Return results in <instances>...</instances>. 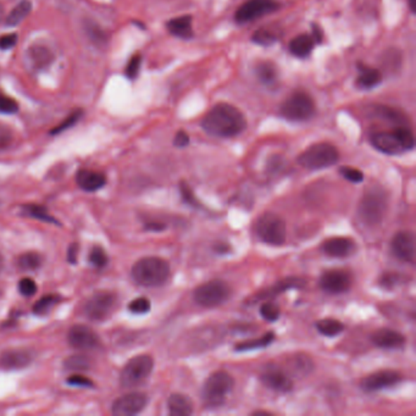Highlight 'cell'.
<instances>
[{
    "label": "cell",
    "instance_id": "obj_6",
    "mask_svg": "<svg viewBox=\"0 0 416 416\" xmlns=\"http://www.w3.org/2000/svg\"><path fill=\"white\" fill-rule=\"evenodd\" d=\"M234 379L226 371L219 370L213 372L206 379L203 387V399L208 407L222 405L226 396L234 389Z\"/></svg>",
    "mask_w": 416,
    "mask_h": 416
},
{
    "label": "cell",
    "instance_id": "obj_3",
    "mask_svg": "<svg viewBox=\"0 0 416 416\" xmlns=\"http://www.w3.org/2000/svg\"><path fill=\"white\" fill-rule=\"evenodd\" d=\"M370 142L377 151L389 156H399L415 146L414 134L405 126H397L389 132L374 133L371 134Z\"/></svg>",
    "mask_w": 416,
    "mask_h": 416
},
{
    "label": "cell",
    "instance_id": "obj_20",
    "mask_svg": "<svg viewBox=\"0 0 416 416\" xmlns=\"http://www.w3.org/2000/svg\"><path fill=\"white\" fill-rule=\"evenodd\" d=\"M321 249L326 256L332 258H348L357 252V243L353 238L332 237L322 243Z\"/></svg>",
    "mask_w": 416,
    "mask_h": 416
},
{
    "label": "cell",
    "instance_id": "obj_47",
    "mask_svg": "<svg viewBox=\"0 0 416 416\" xmlns=\"http://www.w3.org/2000/svg\"><path fill=\"white\" fill-rule=\"evenodd\" d=\"M339 174L342 175L347 181L352 183H360L364 179L363 171L355 169V168H351V166H342L339 169Z\"/></svg>",
    "mask_w": 416,
    "mask_h": 416
},
{
    "label": "cell",
    "instance_id": "obj_12",
    "mask_svg": "<svg viewBox=\"0 0 416 416\" xmlns=\"http://www.w3.org/2000/svg\"><path fill=\"white\" fill-rule=\"evenodd\" d=\"M279 9L277 0H248L236 11L234 18L238 23H248L274 14Z\"/></svg>",
    "mask_w": 416,
    "mask_h": 416
},
{
    "label": "cell",
    "instance_id": "obj_32",
    "mask_svg": "<svg viewBox=\"0 0 416 416\" xmlns=\"http://www.w3.org/2000/svg\"><path fill=\"white\" fill-rule=\"evenodd\" d=\"M274 332H267V334L261 336L260 339H252V341H244L234 346L236 352H247L253 349H259V348H265L270 346L274 342Z\"/></svg>",
    "mask_w": 416,
    "mask_h": 416
},
{
    "label": "cell",
    "instance_id": "obj_52",
    "mask_svg": "<svg viewBox=\"0 0 416 416\" xmlns=\"http://www.w3.org/2000/svg\"><path fill=\"white\" fill-rule=\"evenodd\" d=\"M18 42V36L15 33H9V34H4L0 37V49L1 51H8L15 46Z\"/></svg>",
    "mask_w": 416,
    "mask_h": 416
},
{
    "label": "cell",
    "instance_id": "obj_54",
    "mask_svg": "<svg viewBox=\"0 0 416 416\" xmlns=\"http://www.w3.org/2000/svg\"><path fill=\"white\" fill-rule=\"evenodd\" d=\"M144 229L146 231H153V232H160V231H164L166 229V225L158 222V221H151V222L146 224Z\"/></svg>",
    "mask_w": 416,
    "mask_h": 416
},
{
    "label": "cell",
    "instance_id": "obj_1",
    "mask_svg": "<svg viewBox=\"0 0 416 416\" xmlns=\"http://www.w3.org/2000/svg\"><path fill=\"white\" fill-rule=\"evenodd\" d=\"M201 128L219 138L236 137L247 128V120L236 106L220 103L213 106L201 120Z\"/></svg>",
    "mask_w": 416,
    "mask_h": 416
},
{
    "label": "cell",
    "instance_id": "obj_14",
    "mask_svg": "<svg viewBox=\"0 0 416 416\" xmlns=\"http://www.w3.org/2000/svg\"><path fill=\"white\" fill-rule=\"evenodd\" d=\"M99 336L89 326L73 325L68 332V343L75 349L89 351L99 346Z\"/></svg>",
    "mask_w": 416,
    "mask_h": 416
},
{
    "label": "cell",
    "instance_id": "obj_2",
    "mask_svg": "<svg viewBox=\"0 0 416 416\" xmlns=\"http://www.w3.org/2000/svg\"><path fill=\"white\" fill-rule=\"evenodd\" d=\"M171 267L169 263L158 256H146L134 263L131 276L142 287H160L169 279Z\"/></svg>",
    "mask_w": 416,
    "mask_h": 416
},
{
    "label": "cell",
    "instance_id": "obj_4",
    "mask_svg": "<svg viewBox=\"0 0 416 416\" xmlns=\"http://www.w3.org/2000/svg\"><path fill=\"white\" fill-rule=\"evenodd\" d=\"M389 209V196L384 188L374 186L366 189L358 206V214L364 224L376 226L384 220Z\"/></svg>",
    "mask_w": 416,
    "mask_h": 416
},
{
    "label": "cell",
    "instance_id": "obj_28",
    "mask_svg": "<svg viewBox=\"0 0 416 416\" xmlns=\"http://www.w3.org/2000/svg\"><path fill=\"white\" fill-rule=\"evenodd\" d=\"M304 284H305V282L302 279H297V277L282 279V281H279V282L275 284L274 287H271V289H267L265 292H263L261 294L259 293V296L253 298V302L259 301L260 298L266 299V298L271 297V296H276V294L284 292V291H287L289 289H302Z\"/></svg>",
    "mask_w": 416,
    "mask_h": 416
},
{
    "label": "cell",
    "instance_id": "obj_61",
    "mask_svg": "<svg viewBox=\"0 0 416 416\" xmlns=\"http://www.w3.org/2000/svg\"><path fill=\"white\" fill-rule=\"evenodd\" d=\"M1 16H3V6L0 4V20H1Z\"/></svg>",
    "mask_w": 416,
    "mask_h": 416
},
{
    "label": "cell",
    "instance_id": "obj_27",
    "mask_svg": "<svg viewBox=\"0 0 416 416\" xmlns=\"http://www.w3.org/2000/svg\"><path fill=\"white\" fill-rule=\"evenodd\" d=\"M168 409L170 414L174 416H188L194 412L192 401L186 394L182 393H174L170 396Z\"/></svg>",
    "mask_w": 416,
    "mask_h": 416
},
{
    "label": "cell",
    "instance_id": "obj_36",
    "mask_svg": "<svg viewBox=\"0 0 416 416\" xmlns=\"http://www.w3.org/2000/svg\"><path fill=\"white\" fill-rule=\"evenodd\" d=\"M60 302L59 296L55 294H46L42 297L38 302L34 303L33 305V313L36 315H46L53 308Z\"/></svg>",
    "mask_w": 416,
    "mask_h": 416
},
{
    "label": "cell",
    "instance_id": "obj_8",
    "mask_svg": "<svg viewBox=\"0 0 416 416\" xmlns=\"http://www.w3.org/2000/svg\"><path fill=\"white\" fill-rule=\"evenodd\" d=\"M154 369V359L148 354L133 357L120 374V384L124 389H133L143 384Z\"/></svg>",
    "mask_w": 416,
    "mask_h": 416
},
{
    "label": "cell",
    "instance_id": "obj_37",
    "mask_svg": "<svg viewBox=\"0 0 416 416\" xmlns=\"http://www.w3.org/2000/svg\"><path fill=\"white\" fill-rule=\"evenodd\" d=\"M291 363H292V371L296 375H308L314 369V364H313L310 358L302 355V354L293 358Z\"/></svg>",
    "mask_w": 416,
    "mask_h": 416
},
{
    "label": "cell",
    "instance_id": "obj_57",
    "mask_svg": "<svg viewBox=\"0 0 416 416\" xmlns=\"http://www.w3.org/2000/svg\"><path fill=\"white\" fill-rule=\"evenodd\" d=\"M311 37L314 38L315 43H321V41H322V31H321V28L319 26L313 25V34H311Z\"/></svg>",
    "mask_w": 416,
    "mask_h": 416
},
{
    "label": "cell",
    "instance_id": "obj_34",
    "mask_svg": "<svg viewBox=\"0 0 416 416\" xmlns=\"http://www.w3.org/2000/svg\"><path fill=\"white\" fill-rule=\"evenodd\" d=\"M16 265L23 271H36L42 265V258L38 253H23L16 259Z\"/></svg>",
    "mask_w": 416,
    "mask_h": 416
},
{
    "label": "cell",
    "instance_id": "obj_42",
    "mask_svg": "<svg viewBox=\"0 0 416 416\" xmlns=\"http://www.w3.org/2000/svg\"><path fill=\"white\" fill-rule=\"evenodd\" d=\"M179 194H181L183 201L187 203L188 206H193V208H201V203L196 197L191 186L186 181L179 182Z\"/></svg>",
    "mask_w": 416,
    "mask_h": 416
},
{
    "label": "cell",
    "instance_id": "obj_38",
    "mask_svg": "<svg viewBox=\"0 0 416 416\" xmlns=\"http://www.w3.org/2000/svg\"><path fill=\"white\" fill-rule=\"evenodd\" d=\"M89 366H91V362L84 355H73V357L68 358L65 362V367L68 370L84 371L88 370Z\"/></svg>",
    "mask_w": 416,
    "mask_h": 416
},
{
    "label": "cell",
    "instance_id": "obj_17",
    "mask_svg": "<svg viewBox=\"0 0 416 416\" xmlns=\"http://www.w3.org/2000/svg\"><path fill=\"white\" fill-rule=\"evenodd\" d=\"M392 253L399 260L414 263L415 259V236L409 231H401L394 234L391 243Z\"/></svg>",
    "mask_w": 416,
    "mask_h": 416
},
{
    "label": "cell",
    "instance_id": "obj_56",
    "mask_svg": "<svg viewBox=\"0 0 416 416\" xmlns=\"http://www.w3.org/2000/svg\"><path fill=\"white\" fill-rule=\"evenodd\" d=\"M229 251H231V247L224 242L216 243L215 246H214V252L218 253V254H226V253H229Z\"/></svg>",
    "mask_w": 416,
    "mask_h": 416
},
{
    "label": "cell",
    "instance_id": "obj_19",
    "mask_svg": "<svg viewBox=\"0 0 416 416\" xmlns=\"http://www.w3.org/2000/svg\"><path fill=\"white\" fill-rule=\"evenodd\" d=\"M32 360L33 354L27 349H8L0 354V369L21 370L27 367Z\"/></svg>",
    "mask_w": 416,
    "mask_h": 416
},
{
    "label": "cell",
    "instance_id": "obj_30",
    "mask_svg": "<svg viewBox=\"0 0 416 416\" xmlns=\"http://www.w3.org/2000/svg\"><path fill=\"white\" fill-rule=\"evenodd\" d=\"M32 10V3L30 0H21L14 9L10 11V14L8 15V18L5 20L6 26L10 27H14L18 26L20 23H23L25 18H27L30 13Z\"/></svg>",
    "mask_w": 416,
    "mask_h": 416
},
{
    "label": "cell",
    "instance_id": "obj_24",
    "mask_svg": "<svg viewBox=\"0 0 416 416\" xmlns=\"http://www.w3.org/2000/svg\"><path fill=\"white\" fill-rule=\"evenodd\" d=\"M193 18L191 15H182L179 18H171L166 23V27L172 36L181 39H191L193 37Z\"/></svg>",
    "mask_w": 416,
    "mask_h": 416
},
{
    "label": "cell",
    "instance_id": "obj_48",
    "mask_svg": "<svg viewBox=\"0 0 416 416\" xmlns=\"http://www.w3.org/2000/svg\"><path fill=\"white\" fill-rule=\"evenodd\" d=\"M142 65V56L139 54L133 55L132 58L128 61L127 68H126V75L131 80L137 77L139 70Z\"/></svg>",
    "mask_w": 416,
    "mask_h": 416
},
{
    "label": "cell",
    "instance_id": "obj_22",
    "mask_svg": "<svg viewBox=\"0 0 416 416\" xmlns=\"http://www.w3.org/2000/svg\"><path fill=\"white\" fill-rule=\"evenodd\" d=\"M78 187L86 192H96L106 184V176L93 170H80L76 175Z\"/></svg>",
    "mask_w": 416,
    "mask_h": 416
},
{
    "label": "cell",
    "instance_id": "obj_13",
    "mask_svg": "<svg viewBox=\"0 0 416 416\" xmlns=\"http://www.w3.org/2000/svg\"><path fill=\"white\" fill-rule=\"evenodd\" d=\"M148 404L146 394L141 392H132V393L125 394L122 397L116 399L113 403L111 412L115 416H132L137 415L144 410Z\"/></svg>",
    "mask_w": 416,
    "mask_h": 416
},
{
    "label": "cell",
    "instance_id": "obj_46",
    "mask_svg": "<svg viewBox=\"0 0 416 416\" xmlns=\"http://www.w3.org/2000/svg\"><path fill=\"white\" fill-rule=\"evenodd\" d=\"M18 292L23 294V297H32L37 293V284L34 279L31 277H25V279H20L18 284Z\"/></svg>",
    "mask_w": 416,
    "mask_h": 416
},
{
    "label": "cell",
    "instance_id": "obj_10",
    "mask_svg": "<svg viewBox=\"0 0 416 416\" xmlns=\"http://www.w3.org/2000/svg\"><path fill=\"white\" fill-rule=\"evenodd\" d=\"M118 307L116 294L109 291H98L88 298L83 305L84 316L94 322H101L109 319Z\"/></svg>",
    "mask_w": 416,
    "mask_h": 416
},
{
    "label": "cell",
    "instance_id": "obj_43",
    "mask_svg": "<svg viewBox=\"0 0 416 416\" xmlns=\"http://www.w3.org/2000/svg\"><path fill=\"white\" fill-rule=\"evenodd\" d=\"M260 315L263 316V319H265L266 321H274L279 319L281 315V309L279 305L274 302H265L264 304H261L260 307Z\"/></svg>",
    "mask_w": 416,
    "mask_h": 416
},
{
    "label": "cell",
    "instance_id": "obj_18",
    "mask_svg": "<svg viewBox=\"0 0 416 416\" xmlns=\"http://www.w3.org/2000/svg\"><path fill=\"white\" fill-rule=\"evenodd\" d=\"M352 286V276L344 270H329L320 277V287L325 292L344 293Z\"/></svg>",
    "mask_w": 416,
    "mask_h": 416
},
{
    "label": "cell",
    "instance_id": "obj_31",
    "mask_svg": "<svg viewBox=\"0 0 416 416\" xmlns=\"http://www.w3.org/2000/svg\"><path fill=\"white\" fill-rule=\"evenodd\" d=\"M258 80L266 86H271L277 81V69L270 61H261L256 66Z\"/></svg>",
    "mask_w": 416,
    "mask_h": 416
},
{
    "label": "cell",
    "instance_id": "obj_35",
    "mask_svg": "<svg viewBox=\"0 0 416 416\" xmlns=\"http://www.w3.org/2000/svg\"><path fill=\"white\" fill-rule=\"evenodd\" d=\"M23 214H26V215L33 218V219L43 221V222L59 225V222L53 216L48 214V210H46V208H43L41 206H34V204L25 206H23Z\"/></svg>",
    "mask_w": 416,
    "mask_h": 416
},
{
    "label": "cell",
    "instance_id": "obj_16",
    "mask_svg": "<svg viewBox=\"0 0 416 416\" xmlns=\"http://www.w3.org/2000/svg\"><path fill=\"white\" fill-rule=\"evenodd\" d=\"M402 375L396 370H380L365 376L360 382V387L365 392H376L380 389H389L399 384Z\"/></svg>",
    "mask_w": 416,
    "mask_h": 416
},
{
    "label": "cell",
    "instance_id": "obj_45",
    "mask_svg": "<svg viewBox=\"0 0 416 416\" xmlns=\"http://www.w3.org/2000/svg\"><path fill=\"white\" fill-rule=\"evenodd\" d=\"M18 103L11 98L0 92V114H15L18 113Z\"/></svg>",
    "mask_w": 416,
    "mask_h": 416
},
{
    "label": "cell",
    "instance_id": "obj_33",
    "mask_svg": "<svg viewBox=\"0 0 416 416\" xmlns=\"http://www.w3.org/2000/svg\"><path fill=\"white\" fill-rule=\"evenodd\" d=\"M316 329L325 337H336L342 334L344 325L339 320L336 319H322L316 322Z\"/></svg>",
    "mask_w": 416,
    "mask_h": 416
},
{
    "label": "cell",
    "instance_id": "obj_40",
    "mask_svg": "<svg viewBox=\"0 0 416 416\" xmlns=\"http://www.w3.org/2000/svg\"><path fill=\"white\" fill-rule=\"evenodd\" d=\"M84 32L87 33L88 38L91 39L93 43H96V46H101L103 43H106V34L101 31V28L96 25V23L87 21L86 26H84Z\"/></svg>",
    "mask_w": 416,
    "mask_h": 416
},
{
    "label": "cell",
    "instance_id": "obj_53",
    "mask_svg": "<svg viewBox=\"0 0 416 416\" xmlns=\"http://www.w3.org/2000/svg\"><path fill=\"white\" fill-rule=\"evenodd\" d=\"M189 142H191V139H189V136H188V133L186 131L181 130V131L176 133V136L174 138L175 146L184 148V146H189Z\"/></svg>",
    "mask_w": 416,
    "mask_h": 416
},
{
    "label": "cell",
    "instance_id": "obj_15",
    "mask_svg": "<svg viewBox=\"0 0 416 416\" xmlns=\"http://www.w3.org/2000/svg\"><path fill=\"white\" fill-rule=\"evenodd\" d=\"M260 380L267 389H274L277 392H289L293 389V381L287 372H284L279 366L269 364L266 365L260 374Z\"/></svg>",
    "mask_w": 416,
    "mask_h": 416
},
{
    "label": "cell",
    "instance_id": "obj_7",
    "mask_svg": "<svg viewBox=\"0 0 416 416\" xmlns=\"http://www.w3.org/2000/svg\"><path fill=\"white\" fill-rule=\"evenodd\" d=\"M256 232L263 242L279 247L286 242L287 226L281 216L267 211L256 221Z\"/></svg>",
    "mask_w": 416,
    "mask_h": 416
},
{
    "label": "cell",
    "instance_id": "obj_26",
    "mask_svg": "<svg viewBox=\"0 0 416 416\" xmlns=\"http://www.w3.org/2000/svg\"><path fill=\"white\" fill-rule=\"evenodd\" d=\"M314 46H315V41L313 37L309 34H299L291 41L289 49L293 56L299 59H307L314 51Z\"/></svg>",
    "mask_w": 416,
    "mask_h": 416
},
{
    "label": "cell",
    "instance_id": "obj_55",
    "mask_svg": "<svg viewBox=\"0 0 416 416\" xmlns=\"http://www.w3.org/2000/svg\"><path fill=\"white\" fill-rule=\"evenodd\" d=\"M77 254H78V246L76 243H73L71 244L69 248V252H68V260L71 264H75L76 260H77Z\"/></svg>",
    "mask_w": 416,
    "mask_h": 416
},
{
    "label": "cell",
    "instance_id": "obj_9",
    "mask_svg": "<svg viewBox=\"0 0 416 416\" xmlns=\"http://www.w3.org/2000/svg\"><path fill=\"white\" fill-rule=\"evenodd\" d=\"M231 287L222 279H210L206 284L198 286L193 298L198 305L203 308H216L229 301Z\"/></svg>",
    "mask_w": 416,
    "mask_h": 416
},
{
    "label": "cell",
    "instance_id": "obj_51",
    "mask_svg": "<svg viewBox=\"0 0 416 416\" xmlns=\"http://www.w3.org/2000/svg\"><path fill=\"white\" fill-rule=\"evenodd\" d=\"M80 116H81V113L80 111H76V113H73V114L70 115L68 119L65 120L63 124L59 125L58 127H55L54 131H53V134H56V133L63 132L65 130H68V128L71 127L73 125L77 122V120L80 119Z\"/></svg>",
    "mask_w": 416,
    "mask_h": 416
},
{
    "label": "cell",
    "instance_id": "obj_41",
    "mask_svg": "<svg viewBox=\"0 0 416 416\" xmlns=\"http://www.w3.org/2000/svg\"><path fill=\"white\" fill-rule=\"evenodd\" d=\"M151 301L146 297L134 298L132 302L128 304V310L131 311L132 314H136V315L146 314V313L151 311Z\"/></svg>",
    "mask_w": 416,
    "mask_h": 416
},
{
    "label": "cell",
    "instance_id": "obj_39",
    "mask_svg": "<svg viewBox=\"0 0 416 416\" xmlns=\"http://www.w3.org/2000/svg\"><path fill=\"white\" fill-rule=\"evenodd\" d=\"M252 41L260 46H270L274 44L275 42H277V36L271 30L260 28L253 34Z\"/></svg>",
    "mask_w": 416,
    "mask_h": 416
},
{
    "label": "cell",
    "instance_id": "obj_25",
    "mask_svg": "<svg viewBox=\"0 0 416 416\" xmlns=\"http://www.w3.org/2000/svg\"><path fill=\"white\" fill-rule=\"evenodd\" d=\"M359 75L357 77V86L360 89H372L377 87L382 81V73L380 70L374 69L366 65H358Z\"/></svg>",
    "mask_w": 416,
    "mask_h": 416
},
{
    "label": "cell",
    "instance_id": "obj_11",
    "mask_svg": "<svg viewBox=\"0 0 416 416\" xmlns=\"http://www.w3.org/2000/svg\"><path fill=\"white\" fill-rule=\"evenodd\" d=\"M315 103L305 92H296L281 106L279 113L284 119L296 122L308 121L315 115Z\"/></svg>",
    "mask_w": 416,
    "mask_h": 416
},
{
    "label": "cell",
    "instance_id": "obj_23",
    "mask_svg": "<svg viewBox=\"0 0 416 416\" xmlns=\"http://www.w3.org/2000/svg\"><path fill=\"white\" fill-rule=\"evenodd\" d=\"M54 59L53 53L49 48L37 44L28 48L26 60H27L28 66L33 70L46 69L51 61Z\"/></svg>",
    "mask_w": 416,
    "mask_h": 416
},
{
    "label": "cell",
    "instance_id": "obj_44",
    "mask_svg": "<svg viewBox=\"0 0 416 416\" xmlns=\"http://www.w3.org/2000/svg\"><path fill=\"white\" fill-rule=\"evenodd\" d=\"M108 261H109V259H108L106 251L103 248L94 247L92 249L91 254H89V263L94 267L103 269V267H106Z\"/></svg>",
    "mask_w": 416,
    "mask_h": 416
},
{
    "label": "cell",
    "instance_id": "obj_49",
    "mask_svg": "<svg viewBox=\"0 0 416 416\" xmlns=\"http://www.w3.org/2000/svg\"><path fill=\"white\" fill-rule=\"evenodd\" d=\"M68 384L73 387H86V389L93 387V382L88 377H84L82 375L70 376L68 379Z\"/></svg>",
    "mask_w": 416,
    "mask_h": 416
},
{
    "label": "cell",
    "instance_id": "obj_58",
    "mask_svg": "<svg viewBox=\"0 0 416 416\" xmlns=\"http://www.w3.org/2000/svg\"><path fill=\"white\" fill-rule=\"evenodd\" d=\"M253 415H271V412L258 410V412H253Z\"/></svg>",
    "mask_w": 416,
    "mask_h": 416
},
{
    "label": "cell",
    "instance_id": "obj_5",
    "mask_svg": "<svg viewBox=\"0 0 416 416\" xmlns=\"http://www.w3.org/2000/svg\"><path fill=\"white\" fill-rule=\"evenodd\" d=\"M339 160V151L329 143H316L298 156V164L311 171L334 166Z\"/></svg>",
    "mask_w": 416,
    "mask_h": 416
},
{
    "label": "cell",
    "instance_id": "obj_21",
    "mask_svg": "<svg viewBox=\"0 0 416 416\" xmlns=\"http://www.w3.org/2000/svg\"><path fill=\"white\" fill-rule=\"evenodd\" d=\"M371 342L375 347L382 348V349H399L405 344L407 339L405 336L398 331L381 329L371 334Z\"/></svg>",
    "mask_w": 416,
    "mask_h": 416
},
{
    "label": "cell",
    "instance_id": "obj_50",
    "mask_svg": "<svg viewBox=\"0 0 416 416\" xmlns=\"http://www.w3.org/2000/svg\"><path fill=\"white\" fill-rule=\"evenodd\" d=\"M401 276L397 274H384L380 279V284L384 289H393L401 282Z\"/></svg>",
    "mask_w": 416,
    "mask_h": 416
},
{
    "label": "cell",
    "instance_id": "obj_59",
    "mask_svg": "<svg viewBox=\"0 0 416 416\" xmlns=\"http://www.w3.org/2000/svg\"><path fill=\"white\" fill-rule=\"evenodd\" d=\"M415 0H409V5H410V10H412V13H415Z\"/></svg>",
    "mask_w": 416,
    "mask_h": 416
},
{
    "label": "cell",
    "instance_id": "obj_29",
    "mask_svg": "<svg viewBox=\"0 0 416 416\" xmlns=\"http://www.w3.org/2000/svg\"><path fill=\"white\" fill-rule=\"evenodd\" d=\"M372 111H374L375 116L384 120V121H389L391 124L397 125V126H404V125L407 124V116L403 114L402 111L394 109V108L376 106Z\"/></svg>",
    "mask_w": 416,
    "mask_h": 416
},
{
    "label": "cell",
    "instance_id": "obj_60",
    "mask_svg": "<svg viewBox=\"0 0 416 416\" xmlns=\"http://www.w3.org/2000/svg\"><path fill=\"white\" fill-rule=\"evenodd\" d=\"M3 267H4V258L0 254V272L3 270Z\"/></svg>",
    "mask_w": 416,
    "mask_h": 416
}]
</instances>
